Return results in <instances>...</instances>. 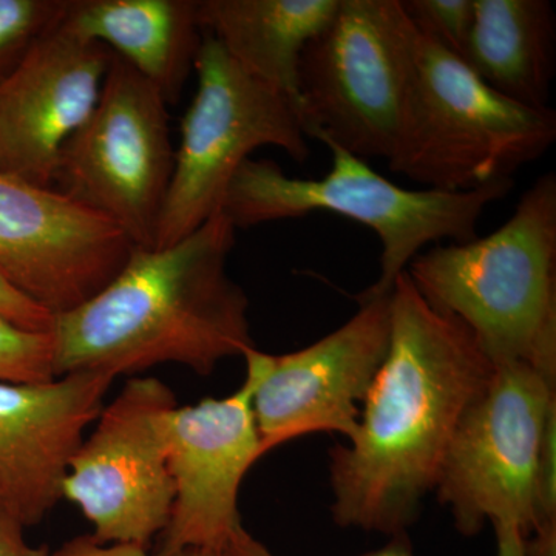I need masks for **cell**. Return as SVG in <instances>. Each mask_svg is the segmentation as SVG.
Returning a JSON list of instances; mask_svg holds the SVG:
<instances>
[{"instance_id":"cell-25","label":"cell","mask_w":556,"mask_h":556,"mask_svg":"<svg viewBox=\"0 0 556 556\" xmlns=\"http://www.w3.org/2000/svg\"><path fill=\"white\" fill-rule=\"evenodd\" d=\"M25 527L0 508V556H51L47 547H33L25 541Z\"/></svg>"},{"instance_id":"cell-21","label":"cell","mask_w":556,"mask_h":556,"mask_svg":"<svg viewBox=\"0 0 556 556\" xmlns=\"http://www.w3.org/2000/svg\"><path fill=\"white\" fill-rule=\"evenodd\" d=\"M417 35L464 61L473 25V0H401Z\"/></svg>"},{"instance_id":"cell-23","label":"cell","mask_w":556,"mask_h":556,"mask_svg":"<svg viewBox=\"0 0 556 556\" xmlns=\"http://www.w3.org/2000/svg\"><path fill=\"white\" fill-rule=\"evenodd\" d=\"M222 552L223 556H276L265 544L255 540L243 526L233 532ZM361 556H415V552L407 533H402V535L391 536L390 543L382 548Z\"/></svg>"},{"instance_id":"cell-19","label":"cell","mask_w":556,"mask_h":556,"mask_svg":"<svg viewBox=\"0 0 556 556\" xmlns=\"http://www.w3.org/2000/svg\"><path fill=\"white\" fill-rule=\"evenodd\" d=\"M67 0H0V84L43 36L60 27Z\"/></svg>"},{"instance_id":"cell-8","label":"cell","mask_w":556,"mask_h":556,"mask_svg":"<svg viewBox=\"0 0 556 556\" xmlns=\"http://www.w3.org/2000/svg\"><path fill=\"white\" fill-rule=\"evenodd\" d=\"M167 105L159 87L113 54L100 100L54 175L58 190L115 223L134 247L155 244L174 175Z\"/></svg>"},{"instance_id":"cell-20","label":"cell","mask_w":556,"mask_h":556,"mask_svg":"<svg viewBox=\"0 0 556 556\" xmlns=\"http://www.w3.org/2000/svg\"><path fill=\"white\" fill-rule=\"evenodd\" d=\"M50 331H36L0 316V382L40 383L56 379Z\"/></svg>"},{"instance_id":"cell-27","label":"cell","mask_w":556,"mask_h":556,"mask_svg":"<svg viewBox=\"0 0 556 556\" xmlns=\"http://www.w3.org/2000/svg\"><path fill=\"white\" fill-rule=\"evenodd\" d=\"M170 556H223L222 551H212V548H186Z\"/></svg>"},{"instance_id":"cell-17","label":"cell","mask_w":556,"mask_h":556,"mask_svg":"<svg viewBox=\"0 0 556 556\" xmlns=\"http://www.w3.org/2000/svg\"><path fill=\"white\" fill-rule=\"evenodd\" d=\"M340 0H199L203 35L244 72L287 97L298 112L303 50L327 27Z\"/></svg>"},{"instance_id":"cell-7","label":"cell","mask_w":556,"mask_h":556,"mask_svg":"<svg viewBox=\"0 0 556 556\" xmlns=\"http://www.w3.org/2000/svg\"><path fill=\"white\" fill-rule=\"evenodd\" d=\"M197 91L181 121L174 175L153 248L170 247L222 211L237 170L260 148L305 163L309 146L294 105L249 75L218 40L203 35Z\"/></svg>"},{"instance_id":"cell-4","label":"cell","mask_w":556,"mask_h":556,"mask_svg":"<svg viewBox=\"0 0 556 556\" xmlns=\"http://www.w3.org/2000/svg\"><path fill=\"white\" fill-rule=\"evenodd\" d=\"M332 166L321 178H291L270 160L249 159L230 181L222 214L236 229L328 212L361 223L382 244L378 280L362 292L390 295L394 281L430 244L477 239L478 223L490 204L515 188L514 178L497 179L467 192L409 190L394 185L334 144Z\"/></svg>"},{"instance_id":"cell-13","label":"cell","mask_w":556,"mask_h":556,"mask_svg":"<svg viewBox=\"0 0 556 556\" xmlns=\"http://www.w3.org/2000/svg\"><path fill=\"white\" fill-rule=\"evenodd\" d=\"M131 249L93 208L0 172V273L53 316L101 291Z\"/></svg>"},{"instance_id":"cell-12","label":"cell","mask_w":556,"mask_h":556,"mask_svg":"<svg viewBox=\"0 0 556 556\" xmlns=\"http://www.w3.org/2000/svg\"><path fill=\"white\" fill-rule=\"evenodd\" d=\"M390 295L361 292L342 327L302 350L268 354L252 402L262 457L311 433L356 437L361 405L390 346Z\"/></svg>"},{"instance_id":"cell-9","label":"cell","mask_w":556,"mask_h":556,"mask_svg":"<svg viewBox=\"0 0 556 556\" xmlns=\"http://www.w3.org/2000/svg\"><path fill=\"white\" fill-rule=\"evenodd\" d=\"M554 402L556 376L526 362L495 365L457 427L434 489L457 532L473 536L490 521L532 533L541 439Z\"/></svg>"},{"instance_id":"cell-5","label":"cell","mask_w":556,"mask_h":556,"mask_svg":"<svg viewBox=\"0 0 556 556\" xmlns=\"http://www.w3.org/2000/svg\"><path fill=\"white\" fill-rule=\"evenodd\" d=\"M554 109L507 100L470 67L419 36L415 78L388 159L427 189L467 192L511 178L554 146Z\"/></svg>"},{"instance_id":"cell-15","label":"cell","mask_w":556,"mask_h":556,"mask_svg":"<svg viewBox=\"0 0 556 556\" xmlns=\"http://www.w3.org/2000/svg\"><path fill=\"white\" fill-rule=\"evenodd\" d=\"M113 380L72 372L49 382H0V508L22 526L39 525L62 500L70 460Z\"/></svg>"},{"instance_id":"cell-11","label":"cell","mask_w":556,"mask_h":556,"mask_svg":"<svg viewBox=\"0 0 556 556\" xmlns=\"http://www.w3.org/2000/svg\"><path fill=\"white\" fill-rule=\"evenodd\" d=\"M247 378L228 397L175 407L167 417V464L174 503L159 556L186 548L223 551L241 525L239 495L262 457L254 393L268 367L257 348L244 354Z\"/></svg>"},{"instance_id":"cell-26","label":"cell","mask_w":556,"mask_h":556,"mask_svg":"<svg viewBox=\"0 0 556 556\" xmlns=\"http://www.w3.org/2000/svg\"><path fill=\"white\" fill-rule=\"evenodd\" d=\"M496 556H526L525 535L517 527L508 525H496Z\"/></svg>"},{"instance_id":"cell-18","label":"cell","mask_w":556,"mask_h":556,"mask_svg":"<svg viewBox=\"0 0 556 556\" xmlns=\"http://www.w3.org/2000/svg\"><path fill=\"white\" fill-rule=\"evenodd\" d=\"M464 62L507 100L551 109L556 16L548 0H473Z\"/></svg>"},{"instance_id":"cell-14","label":"cell","mask_w":556,"mask_h":556,"mask_svg":"<svg viewBox=\"0 0 556 556\" xmlns=\"http://www.w3.org/2000/svg\"><path fill=\"white\" fill-rule=\"evenodd\" d=\"M113 53L61 25L0 84V172L53 188L62 149L100 100Z\"/></svg>"},{"instance_id":"cell-10","label":"cell","mask_w":556,"mask_h":556,"mask_svg":"<svg viewBox=\"0 0 556 556\" xmlns=\"http://www.w3.org/2000/svg\"><path fill=\"white\" fill-rule=\"evenodd\" d=\"M175 407L166 383L130 379L70 460L62 497L91 522L100 543L148 547L166 529L174 503L166 426Z\"/></svg>"},{"instance_id":"cell-16","label":"cell","mask_w":556,"mask_h":556,"mask_svg":"<svg viewBox=\"0 0 556 556\" xmlns=\"http://www.w3.org/2000/svg\"><path fill=\"white\" fill-rule=\"evenodd\" d=\"M197 5L199 0H67L61 27L108 47L170 104L193 72L203 40Z\"/></svg>"},{"instance_id":"cell-24","label":"cell","mask_w":556,"mask_h":556,"mask_svg":"<svg viewBox=\"0 0 556 556\" xmlns=\"http://www.w3.org/2000/svg\"><path fill=\"white\" fill-rule=\"evenodd\" d=\"M51 556H150L148 547L138 544H104L93 536H79L68 541Z\"/></svg>"},{"instance_id":"cell-22","label":"cell","mask_w":556,"mask_h":556,"mask_svg":"<svg viewBox=\"0 0 556 556\" xmlns=\"http://www.w3.org/2000/svg\"><path fill=\"white\" fill-rule=\"evenodd\" d=\"M0 316L36 331H50L53 314L25 295L0 273Z\"/></svg>"},{"instance_id":"cell-1","label":"cell","mask_w":556,"mask_h":556,"mask_svg":"<svg viewBox=\"0 0 556 556\" xmlns=\"http://www.w3.org/2000/svg\"><path fill=\"white\" fill-rule=\"evenodd\" d=\"M386 361L365 397L356 437L329 452L336 525L396 536L437 489L468 408L495 364L459 318L431 306L407 273L390 295Z\"/></svg>"},{"instance_id":"cell-6","label":"cell","mask_w":556,"mask_h":556,"mask_svg":"<svg viewBox=\"0 0 556 556\" xmlns=\"http://www.w3.org/2000/svg\"><path fill=\"white\" fill-rule=\"evenodd\" d=\"M419 35L401 0H340L303 50L298 115L306 138L387 160L415 78Z\"/></svg>"},{"instance_id":"cell-2","label":"cell","mask_w":556,"mask_h":556,"mask_svg":"<svg viewBox=\"0 0 556 556\" xmlns=\"http://www.w3.org/2000/svg\"><path fill=\"white\" fill-rule=\"evenodd\" d=\"M236 232L222 212L178 243L134 247L101 291L53 316L56 376L137 375L178 364L207 376L254 350L243 288L230 278Z\"/></svg>"},{"instance_id":"cell-3","label":"cell","mask_w":556,"mask_h":556,"mask_svg":"<svg viewBox=\"0 0 556 556\" xmlns=\"http://www.w3.org/2000/svg\"><path fill=\"white\" fill-rule=\"evenodd\" d=\"M409 280L467 325L493 364L526 362L556 376V175L522 193L495 232L434 244L409 262Z\"/></svg>"}]
</instances>
